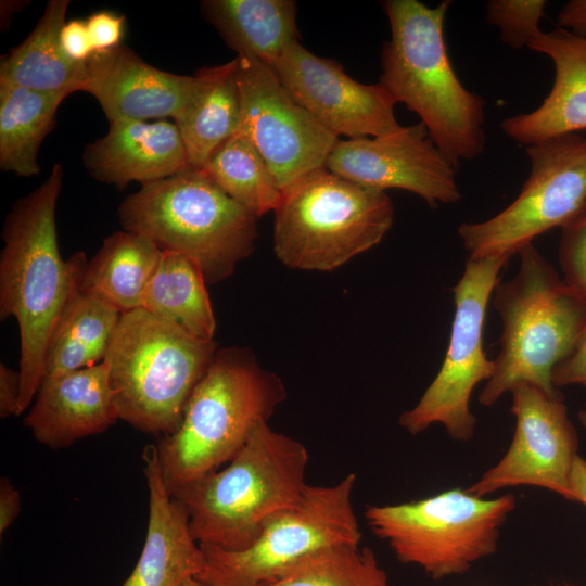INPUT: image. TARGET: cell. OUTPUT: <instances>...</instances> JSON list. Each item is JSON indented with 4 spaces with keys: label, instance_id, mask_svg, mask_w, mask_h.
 <instances>
[{
    "label": "cell",
    "instance_id": "cell-22",
    "mask_svg": "<svg viewBox=\"0 0 586 586\" xmlns=\"http://www.w3.org/2000/svg\"><path fill=\"white\" fill-rule=\"evenodd\" d=\"M68 0H50L29 35L1 59L0 81L41 92L69 95L85 91L87 62L71 59L61 33Z\"/></svg>",
    "mask_w": 586,
    "mask_h": 586
},
{
    "label": "cell",
    "instance_id": "cell-12",
    "mask_svg": "<svg viewBox=\"0 0 586 586\" xmlns=\"http://www.w3.org/2000/svg\"><path fill=\"white\" fill-rule=\"evenodd\" d=\"M531 173L518 198L494 217L458 233L470 257H511L586 205V137L565 133L526 146Z\"/></svg>",
    "mask_w": 586,
    "mask_h": 586
},
{
    "label": "cell",
    "instance_id": "cell-30",
    "mask_svg": "<svg viewBox=\"0 0 586 586\" xmlns=\"http://www.w3.org/2000/svg\"><path fill=\"white\" fill-rule=\"evenodd\" d=\"M263 586H390L375 553L341 545L308 556Z\"/></svg>",
    "mask_w": 586,
    "mask_h": 586
},
{
    "label": "cell",
    "instance_id": "cell-32",
    "mask_svg": "<svg viewBox=\"0 0 586 586\" xmlns=\"http://www.w3.org/2000/svg\"><path fill=\"white\" fill-rule=\"evenodd\" d=\"M559 264L564 282L586 296V205L561 228Z\"/></svg>",
    "mask_w": 586,
    "mask_h": 586
},
{
    "label": "cell",
    "instance_id": "cell-18",
    "mask_svg": "<svg viewBox=\"0 0 586 586\" xmlns=\"http://www.w3.org/2000/svg\"><path fill=\"white\" fill-rule=\"evenodd\" d=\"M119 420L104 361L44 377L24 418L37 442L60 449L105 432Z\"/></svg>",
    "mask_w": 586,
    "mask_h": 586
},
{
    "label": "cell",
    "instance_id": "cell-26",
    "mask_svg": "<svg viewBox=\"0 0 586 586\" xmlns=\"http://www.w3.org/2000/svg\"><path fill=\"white\" fill-rule=\"evenodd\" d=\"M206 285L192 259L163 251L141 307L198 339L214 341L216 318Z\"/></svg>",
    "mask_w": 586,
    "mask_h": 586
},
{
    "label": "cell",
    "instance_id": "cell-39",
    "mask_svg": "<svg viewBox=\"0 0 586 586\" xmlns=\"http://www.w3.org/2000/svg\"><path fill=\"white\" fill-rule=\"evenodd\" d=\"M571 486L576 497V502L583 504L586 507V459L579 455L573 466Z\"/></svg>",
    "mask_w": 586,
    "mask_h": 586
},
{
    "label": "cell",
    "instance_id": "cell-10",
    "mask_svg": "<svg viewBox=\"0 0 586 586\" xmlns=\"http://www.w3.org/2000/svg\"><path fill=\"white\" fill-rule=\"evenodd\" d=\"M357 476L330 485L307 484L300 500L273 517L247 548L201 546L205 565L196 576L209 586H263L318 551L359 545L362 533L353 504Z\"/></svg>",
    "mask_w": 586,
    "mask_h": 586
},
{
    "label": "cell",
    "instance_id": "cell-34",
    "mask_svg": "<svg viewBox=\"0 0 586 586\" xmlns=\"http://www.w3.org/2000/svg\"><path fill=\"white\" fill-rule=\"evenodd\" d=\"M552 382L557 388L568 385L586 388V326L571 352L555 367Z\"/></svg>",
    "mask_w": 586,
    "mask_h": 586
},
{
    "label": "cell",
    "instance_id": "cell-3",
    "mask_svg": "<svg viewBox=\"0 0 586 586\" xmlns=\"http://www.w3.org/2000/svg\"><path fill=\"white\" fill-rule=\"evenodd\" d=\"M285 397L282 380L264 369L250 348L218 349L180 425L155 444L167 493L174 497L232 460Z\"/></svg>",
    "mask_w": 586,
    "mask_h": 586
},
{
    "label": "cell",
    "instance_id": "cell-19",
    "mask_svg": "<svg viewBox=\"0 0 586 586\" xmlns=\"http://www.w3.org/2000/svg\"><path fill=\"white\" fill-rule=\"evenodd\" d=\"M107 132L87 144L82 163L98 181L123 190L190 169L187 150L175 122L116 119Z\"/></svg>",
    "mask_w": 586,
    "mask_h": 586
},
{
    "label": "cell",
    "instance_id": "cell-14",
    "mask_svg": "<svg viewBox=\"0 0 586 586\" xmlns=\"http://www.w3.org/2000/svg\"><path fill=\"white\" fill-rule=\"evenodd\" d=\"M510 393L515 418L510 446L466 489L485 497L508 487L534 486L576 502L571 474L578 437L563 398L549 397L530 384H519Z\"/></svg>",
    "mask_w": 586,
    "mask_h": 586
},
{
    "label": "cell",
    "instance_id": "cell-17",
    "mask_svg": "<svg viewBox=\"0 0 586 586\" xmlns=\"http://www.w3.org/2000/svg\"><path fill=\"white\" fill-rule=\"evenodd\" d=\"M85 92L101 105L109 122L116 119L176 120L198 86L196 74L169 73L119 44L95 52L87 61Z\"/></svg>",
    "mask_w": 586,
    "mask_h": 586
},
{
    "label": "cell",
    "instance_id": "cell-4",
    "mask_svg": "<svg viewBox=\"0 0 586 586\" xmlns=\"http://www.w3.org/2000/svg\"><path fill=\"white\" fill-rule=\"evenodd\" d=\"M308 462L302 442L264 422L226 468L174 498L186 509L191 534L201 546L242 550L273 517L300 500Z\"/></svg>",
    "mask_w": 586,
    "mask_h": 586
},
{
    "label": "cell",
    "instance_id": "cell-16",
    "mask_svg": "<svg viewBox=\"0 0 586 586\" xmlns=\"http://www.w3.org/2000/svg\"><path fill=\"white\" fill-rule=\"evenodd\" d=\"M291 98L336 137H380L397 130L396 102L386 88L361 84L343 66L292 43L270 66Z\"/></svg>",
    "mask_w": 586,
    "mask_h": 586
},
{
    "label": "cell",
    "instance_id": "cell-15",
    "mask_svg": "<svg viewBox=\"0 0 586 586\" xmlns=\"http://www.w3.org/2000/svg\"><path fill=\"white\" fill-rule=\"evenodd\" d=\"M326 168L366 188L412 192L431 207L461 198L456 167L421 122L380 137L339 140Z\"/></svg>",
    "mask_w": 586,
    "mask_h": 586
},
{
    "label": "cell",
    "instance_id": "cell-11",
    "mask_svg": "<svg viewBox=\"0 0 586 586\" xmlns=\"http://www.w3.org/2000/svg\"><path fill=\"white\" fill-rule=\"evenodd\" d=\"M510 257H469L464 271L453 288L455 315L443 365L418 403L404 411L399 425L412 435L442 424L450 438L469 442L476 418L470 409L473 388L489 380L494 361L483 351V328L498 273Z\"/></svg>",
    "mask_w": 586,
    "mask_h": 586
},
{
    "label": "cell",
    "instance_id": "cell-41",
    "mask_svg": "<svg viewBox=\"0 0 586 586\" xmlns=\"http://www.w3.org/2000/svg\"><path fill=\"white\" fill-rule=\"evenodd\" d=\"M577 418L583 428L586 430V407L578 412Z\"/></svg>",
    "mask_w": 586,
    "mask_h": 586
},
{
    "label": "cell",
    "instance_id": "cell-9",
    "mask_svg": "<svg viewBox=\"0 0 586 586\" xmlns=\"http://www.w3.org/2000/svg\"><path fill=\"white\" fill-rule=\"evenodd\" d=\"M515 506L511 494L485 498L456 487L418 500L369 506L365 519L398 561L437 581L463 574L495 553L501 526Z\"/></svg>",
    "mask_w": 586,
    "mask_h": 586
},
{
    "label": "cell",
    "instance_id": "cell-2",
    "mask_svg": "<svg viewBox=\"0 0 586 586\" xmlns=\"http://www.w3.org/2000/svg\"><path fill=\"white\" fill-rule=\"evenodd\" d=\"M451 1L435 8L418 0H386L391 27L383 43L380 82L394 101L415 112L457 168L485 146V101L468 90L451 65L444 23Z\"/></svg>",
    "mask_w": 586,
    "mask_h": 586
},
{
    "label": "cell",
    "instance_id": "cell-28",
    "mask_svg": "<svg viewBox=\"0 0 586 586\" xmlns=\"http://www.w3.org/2000/svg\"><path fill=\"white\" fill-rule=\"evenodd\" d=\"M66 94L0 81V168L22 177L40 173L38 153Z\"/></svg>",
    "mask_w": 586,
    "mask_h": 586
},
{
    "label": "cell",
    "instance_id": "cell-1",
    "mask_svg": "<svg viewBox=\"0 0 586 586\" xmlns=\"http://www.w3.org/2000/svg\"><path fill=\"white\" fill-rule=\"evenodd\" d=\"M64 169L55 163L48 178L20 198L4 218L0 253V320L14 317L20 329L21 397L16 416L35 399L44 378L47 346L88 259L76 252L64 260L56 232V204Z\"/></svg>",
    "mask_w": 586,
    "mask_h": 586
},
{
    "label": "cell",
    "instance_id": "cell-40",
    "mask_svg": "<svg viewBox=\"0 0 586 586\" xmlns=\"http://www.w3.org/2000/svg\"><path fill=\"white\" fill-rule=\"evenodd\" d=\"M179 586H209L196 576L186 578Z\"/></svg>",
    "mask_w": 586,
    "mask_h": 586
},
{
    "label": "cell",
    "instance_id": "cell-37",
    "mask_svg": "<svg viewBox=\"0 0 586 586\" xmlns=\"http://www.w3.org/2000/svg\"><path fill=\"white\" fill-rule=\"evenodd\" d=\"M21 494L12 482L2 476L0 479V536L13 524L21 512Z\"/></svg>",
    "mask_w": 586,
    "mask_h": 586
},
{
    "label": "cell",
    "instance_id": "cell-25",
    "mask_svg": "<svg viewBox=\"0 0 586 586\" xmlns=\"http://www.w3.org/2000/svg\"><path fill=\"white\" fill-rule=\"evenodd\" d=\"M195 91L174 120L184 143L190 167L201 169L239 129L241 101L235 58L204 66L196 73Z\"/></svg>",
    "mask_w": 586,
    "mask_h": 586
},
{
    "label": "cell",
    "instance_id": "cell-31",
    "mask_svg": "<svg viewBox=\"0 0 586 586\" xmlns=\"http://www.w3.org/2000/svg\"><path fill=\"white\" fill-rule=\"evenodd\" d=\"M546 3L544 0H491L486 5L487 21L498 27L502 42L521 49L542 30L539 21Z\"/></svg>",
    "mask_w": 586,
    "mask_h": 586
},
{
    "label": "cell",
    "instance_id": "cell-24",
    "mask_svg": "<svg viewBox=\"0 0 586 586\" xmlns=\"http://www.w3.org/2000/svg\"><path fill=\"white\" fill-rule=\"evenodd\" d=\"M201 9L237 55L256 58L268 66L300 41L293 0H205Z\"/></svg>",
    "mask_w": 586,
    "mask_h": 586
},
{
    "label": "cell",
    "instance_id": "cell-36",
    "mask_svg": "<svg viewBox=\"0 0 586 586\" xmlns=\"http://www.w3.org/2000/svg\"><path fill=\"white\" fill-rule=\"evenodd\" d=\"M21 397V373L0 364V417L16 416Z\"/></svg>",
    "mask_w": 586,
    "mask_h": 586
},
{
    "label": "cell",
    "instance_id": "cell-13",
    "mask_svg": "<svg viewBox=\"0 0 586 586\" xmlns=\"http://www.w3.org/2000/svg\"><path fill=\"white\" fill-rule=\"evenodd\" d=\"M243 131L276 177L282 192L327 165L340 140L296 103L270 66L237 55Z\"/></svg>",
    "mask_w": 586,
    "mask_h": 586
},
{
    "label": "cell",
    "instance_id": "cell-27",
    "mask_svg": "<svg viewBox=\"0 0 586 586\" xmlns=\"http://www.w3.org/2000/svg\"><path fill=\"white\" fill-rule=\"evenodd\" d=\"M163 250L148 235L115 231L88 260L84 283L109 300L122 314L141 308L145 289Z\"/></svg>",
    "mask_w": 586,
    "mask_h": 586
},
{
    "label": "cell",
    "instance_id": "cell-21",
    "mask_svg": "<svg viewBox=\"0 0 586 586\" xmlns=\"http://www.w3.org/2000/svg\"><path fill=\"white\" fill-rule=\"evenodd\" d=\"M142 458L149 489L146 535L137 564L120 586H179L203 571L204 553L186 509L164 486L156 445H146Z\"/></svg>",
    "mask_w": 586,
    "mask_h": 586
},
{
    "label": "cell",
    "instance_id": "cell-23",
    "mask_svg": "<svg viewBox=\"0 0 586 586\" xmlns=\"http://www.w3.org/2000/svg\"><path fill=\"white\" fill-rule=\"evenodd\" d=\"M120 316L122 313L102 294L87 286L82 278L74 286L51 333L44 377L102 362Z\"/></svg>",
    "mask_w": 586,
    "mask_h": 586
},
{
    "label": "cell",
    "instance_id": "cell-6",
    "mask_svg": "<svg viewBox=\"0 0 586 586\" xmlns=\"http://www.w3.org/2000/svg\"><path fill=\"white\" fill-rule=\"evenodd\" d=\"M218 345L198 339L144 308L124 313L104 362L119 420L168 435L211 367Z\"/></svg>",
    "mask_w": 586,
    "mask_h": 586
},
{
    "label": "cell",
    "instance_id": "cell-33",
    "mask_svg": "<svg viewBox=\"0 0 586 586\" xmlns=\"http://www.w3.org/2000/svg\"><path fill=\"white\" fill-rule=\"evenodd\" d=\"M90 40L95 52H103L120 44L125 16L110 11H99L86 21Z\"/></svg>",
    "mask_w": 586,
    "mask_h": 586
},
{
    "label": "cell",
    "instance_id": "cell-35",
    "mask_svg": "<svg viewBox=\"0 0 586 586\" xmlns=\"http://www.w3.org/2000/svg\"><path fill=\"white\" fill-rule=\"evenodd\" d=\"M61 41L66 54L77 62H87L94 53L86 21L66 22L61 33Z\"/></svg>",
    "mask_w": 586,
    "mask_h": 586
},
{
    "label": "cell",
    "instance_id": "cell-29",
    "mask_svg": "<svg viewBox=\"0 0 586 586\" xmlns=\"http://www.w3.org/2000/svg\"><path fill=\"white\" fill-rule=\"evenodd\" d=\"M200 170L257 217L273 212L283 195L262 154L239 129Z\"/></svg>",
    "mask_w": 586,
    "mask_h": 586
},
{
    "label": "cell",
    "instance_id": "cell-42",
    "mask_svg": "<svg viewBox=\"0 0 586 586\" xmlns=\"http://www.w3.org/2000/svg\"><path fill=\"white\" fill-rule=\"evenodd\" d=\"M562 586H575V585H571V584H564V585H562Z\"/></svg>",
    "mask_w": 586,
    "mask_h": 586
},
{
    "label": "cell",
    "instance_id": "cell-7",
    "mask_svg": "<svg viewBox=\"0 0 586 586\" xmlns=\"http://www.w3.org/2000/svg\"><path fill=\"white\" fill-rule=\"evenodd\" d=\"M117 217L124 230L192 259L207 284L229 278L258 235V217L192 168L143 184L119 204Z\"/></svg>",
    "mask_w": 586,
    "mask_h": 586
},
{
    "label": "cell",
    "instance_id": "cell-20",
    "mask_svg": "<svg viewBox=\"0 0 586 586\" xmlns=\"http://www.w3.org/2000/svg\"><path fill=\"white\" fill-rule=\"evenodd\" d=\"M527 48L550 58L553 85L543 103L530 113L501 123L513 141L531 145L538 141L586 129V37L564 28L540 30Z\"/></svg>",
    "mask_w": 586,
    "mask_h": 586
},
{
    "label": "cell",
    "instance_id": "cell-5",
    "mask_svg": "<svg viewBox=\"0 0 586 586\" xmlns=\"http://www.w3.org/2000/svg\"><path fill=\"white\" fill-rule=\"evenodd\" d=\"M519 255L514 277L498 282L492 294L501 335L494 372L479 395L486 407L519 384L563 398L552 372L586 326V296L569 286L533 243Z\"/></svg>",
    "mask_w": 586,
    "mask_h": 586
},
{
    "label": "cell",
    "instance_id": "cell-8",
    "mask_svg": "<svg viewBox=\"0 0 586 586\" xmlns=\"http://www.w3.org/2000/svg\"><path fill=\"white\" fill-rule=\"evenodd\" d=\"M393 220L386 192L324 167L283 192L273 211V252L289 268L331 271L380 243Z\"/></svg>",
    "mask_w": 586,
    "mask_h": 586
},
{
    "label": "cell",
    "instance_id": "cell-38",
    "mask_svg": "<svg viewBox=\"0 0 586 586\" xmlns=\"http://www.w3.org/2000/svg\"><path fill=\"white\" fill-rule=\"evenodd\" d=\"M557 23L560 28L586 37V0H570L560 10Z\"/></svg>",
    "mask_w": 586,
    "mask_h": 586
}]
</instances>
